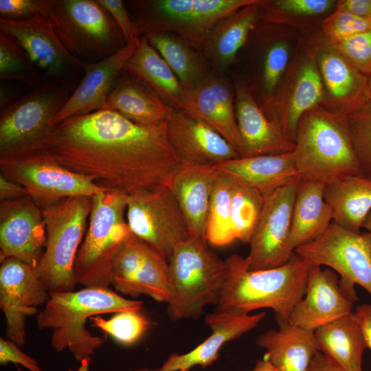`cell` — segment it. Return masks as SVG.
<instances>
[{
    "mask_svg": "<svg viewBox=\"0 0 371 371\" xmlns=\"http://www.w3.org/2000/svg\"><path fill=\"white\" fill-rule=\"evenodd\" d=\"M13 150L39 155L126 195L169 186L182 166L169 143L167 121L144 126L109 109L72 116Z\"/></svg>",
    "mask_w": 371,
    "mask_h": 371,
    "instance_id": "cell-1",
    "label": "cell"
},
{
    "mask_svg": "<svg viewBox=\"0 0 371 371\" xmlns=\"http://www.w3.org/2000/svg\"><path fill=\"white\" fill-rule=\"evenodd\" d=\"M225 281L216 311L249 314L270 308L278 323L287 322L304 295L313 264L295 252L285 264L273 269L249 270L245 257L234 254L225 260Z\"/></svg>",
    "mask_w": 371,
    "mask_h": 371,
    "instance_id": "cell-2",
    "label": "cell"
},
{
    "mask_svg": "<svg viewBox=\"0 0 371 371\" xmlns=\"http://www.w3.org/2000/svg\"><path fill=\"white\" fill-rule=\"evenodd\" d=\"M142 302L127 299L109 287H85L79 291L49 294L44 308L37 314L39 330L52 331L50 344L57 352L68 349L76 360L91 357L104 339L86 327L93 316L137 310Z\"/></svg>",
    "mask_w": 371,
    "mask_h": 371,
    "instance_id": "cell-3",
    "label": "cell"
},
{
    "mask_svg": "<svg viewBox=\"0 0 371 371\" xmlns=\"http://www.w3.org/2000/svg\"><path fill=\"white\" fill-rule=\"evenodd\" d=\"M292 151L300 180L331 183L361 174L346 120L313 108L298 122Z\"/></svg>",
    "mask_w": 371,
    "mask_h": 371,
    "instance_id": "cell-4",
    "label": "cell"
},
{
    "mask_svg": "<svg viewBox=\"0 0 371 371\" xmlns=\"http://www.w3.org/2000/svg\"><path fill=\"white\" fill-rule=\"evenodd\" d=\"M170 298L167 313L179 321L200 316L207 305H216L227 273L225 260L190 237L180 243L168 259Z\"/></svg>",
    "mask_w": 371,
    "mask_h": 371,
    "instance_id": "cell-5",
    "label": "cell"
},
{
    "mask_svg": "<svg viewBox=\"0 0 371 371\" xmlns=\"http://www.w3.org/2000/svg\"><path fill=\"white\" fill-rule=\"evenodd\" d=\"M91 196L67 197L41 207L46 243L36 271L49 294L74 291V266L84 238L91 209Z\"/></svg>",
    "mask_w": 371,
    "mask_h": 371,
    "instance_id": "cell-6",
    "label": "cell"
},
{
    "mask_svg": "<svg viewBox=\"0 0 371 371\" xmlns=\"http://www.w3.org/2000/svg\"><path fill=\"white\" fill-rule=\"evenodd\" d=\"M127 196L102 192L91 196L87 228L74 266L76 284L104 288L111 285L113 258L131 232L126 218Z\"/></svg>",
    "mask_w": 371,
    "mask_h": 371,
    "instance_id": "cell-7",
    "label": "cell"
},
{
    "mask_svg": "<svg viewBox=\"0 0 371 371\" xmlns=\"http://www.w3.org/2000/svg\"><path fill=\"white\" fill-rule=\"evenodd\" d=\"M47 17L63 45L80 59L102 60L126 44L115 21L96 1L51 0Z\"/></svg>",
    "mask_w": 371,
    "mask_h": 371,
    "instance_id": "cell-8",
    "label": "cell"
},
{
    "mask_svg": "<svg viewBox=\"0 0 371 371\" xmlns=\"http://www.w3.org/2000/svg\"><path fill=\"white\" fill-rule=\"evenodd\" d=\"M294 252L313 265L335 271L344 293L355 302V285L371 295V234L356 232L332 222L315 240L299 246Z\"/></svg>",
    "mask_w": 371,
    "mask_h": 371,
    "instance_id": "cell-9",
    "label": "cell"
},
{
    "mask_svg": "<svg viewBox=\"0 0 371 371\" xmlns=\"http://www.w3.org/2000/svg\"><path fill=\"white\" fill-rule=\"evenodd\" d=\"M0 170L1 174L23 186L40 207L69 196H92L109 192L89 177L24 150L0 153Z\"/></svg>",
    "mask_w": 371,
    "mask_h": 371,
    "instance_id": "cell-10",
    "label": "cell"
},
{
    "mask_svg": "<svg viewBox=\"0 0 371 371\" xmlns=\"http://www.w3.org/2000/svg\"><path fill=\"white\" fill-rule=\"evenodd\" d=\"M258 0H153L143 4L146 16L138 19L139 30L178 35L199 52L213 27L221 19Z\"/></svg>",
    "mask_w": 371,
    "mask_h": 371,
    "instance_id": "cell-11",
    "label": "cell"
},
{
    "mask_svg": "<svg viewBox=\"0 0 371 371\" xmlns=\"http://www.w3.org/2000/svg\"><path fill=\"white\" fill-rule=\"evenodd\" d=\"M126 218L131 232L168 260L175 249L191 237L186 216L168 186L128 195Z\"/></svg>",
    "mask_w": 371,
    "mask_h": 371,
    "instance_id": "cell-12",
    "label": "cell"
},
{
    "mask_svg": "<svg viewBox=\"0 0 371 371\" xmlns=\"http://www.w3.org/2000/svg\"><path fill=\"white\" fill-rule=\"evenodd\" d=\"M300 182L297 178L265 196L258 220L245 257L249 270H263L287 262L293 251L289 245L293 204Z\"/></svg>",
    "mask_w": 371,
    "mask_h": 371,
    "instance_id": "cell-13",
    "label": "cell"
},
{
    "mask_svg": "<svg viewBox=\"0 0 371 371\" xmlns=\"http://www.w3.org/2000/svg\"><path fill=\"white\" fill-rule=\"evenodd\" d=\"M0 263V308L5 318V337L22 348L27 339L26 318L38 314L49 292L30 265L14 258Z\"/></svg>",
    "mask_w": 371,
    "mask_h": 371,
    "instance_id": "cell-14",
    "label": "cell"
},
{
    "mask_svg": "<svg viewBox=\"0 0 371 371\" xmlns=\"http://www.w3.org/2000/svg\"><path fill=\"white\" fill-rule=\"evenodd\" d=\"M67 95V91L46 85L1 111L0 153L21 148L41 136Z\"/></svg>",
    "mask_w": 371,
    "mask_h": 371,
    "instance_id": "cell-15",
    "label": "cell"
},
{
    "mask_svg": "<svg viewBox=\"0 0 371 371\" xmlns=\"http://www.w3.org/2000/svg\"><path fill=\"white\" fill-rule=\"evenodd\" d=\"M45 243L42 211L30 196L0 201V262L14 258L36 269Z\"/></svg>",
    "mask_w": 371,
    "mask_h": 371,
    "instance_id": "cell-16",
    "label": "cell"
},
{
    "mask_svg": "<svg viewBox=\"0 0 371 371\" xmlns=\"http://www.w3.org/2000/svg\"><path fill=\"white\" fill-rule=\"evenodd\" d=\"M1 33L14 40L32 64L47 76L63 82V76L85 62L70 54L58 39L47 16L37 14L24 19H0Z\"/></svg>",
    "mask_w": 371,
    "mask_h": 371,
    "instance_id": "cell-17",
    "label": "cell"
},
{
    "mask_svg": "<svg viewBox=\"0 0 371 371\" xmlns=\"http://www.w3.org/2000/svg\"><path fill=\"white\" fill-rule=\"evenodd\" d=\"M167 135L171 148L184 166H216L240 157L212 127L182 110L174 109L168 119Z\"/></svg>",
    "mask_w": 371,
    "mask_h": 371,
    "instance_id": "cell-18",
    "label": "cell"
},
{
    "mask_svg": "<svg viewBox=\"0 0 371 371\" xmlns=\"http://www.w3.org/2000/svg\"><path fill=\"white\" fill-rule=\"evenodd\" d=\"M353 304L341 288L339 275L329 268L313 265L304 295L293 308L287 323L314 331L353 312Z\"/></svg>",
    "mask_w": 371,
    "mask_h": 371,
    "instance_id": "cell-19",
    "label": "cell"
},
{
    "mask_svg": "<svg viewBox=\"0 0 371 371\" xmlns=\"http://www.w3.org/2000/svg\"><path fill=\"white\" fill-rule=\"evenodd\" d=\"M138 41L126 43L120 50L101 60L86 63L82 80L52 119L50 126L72 116L102 109L124 65L135 52Z\"/></svg>",
    "mask_w": 371,
    "mask_h": 371,
    "instance_id": "cell-20",
    "label": "cell"
},
{
    "mask_svg": "<svg viewBox=\"0 0 371 371\" xmlns=\"http://www.w3.org/2000/svg\"><path fill=\"white\" fill-rule=\"evenodd\" d=\"M181 110L203 120L242 154L232 91L228 84L214 74L185 90Z\"/></svg>",
    "mask_w": 371,
    "mask_h": 371,
    "instance_id": "cell-21",
    "label": "cell"
},
{
    "mask_svg": "<svg viewBox=\"0 0 371 371\" xmlns=\"http://www.w3.org/2000/svg\"><path fill=\"white\" fill-rule=\"evenodd\" d=\"M265 312L255 314L214 311L205 317L212 333L194 349L184 354L172 353L161 368L166 371L190 370L195 366L206 368L216 361L221 348L254 329L265 317Z\"/></svg>",
    "mask_w": 371,
    "mask_h": 371,
    "instance_id": "cell-22",
    "label": "cell"
},
{
    "mask_svg": "<svg viewBox=\"0 0 371 371\" xmlns=\"http://www.w3.org/2000/svg\"><path fill=\"white\" fill-rule=\"evenodd\" d=\"M236 90V118L242 143L240 157L292 152L294 143L266 116L251 91L241 85H237Z\"/></svg>",
    "mask_w": 371,
    "mask_h": 371,
    "instance_id": "cell-23",
    "label": "cell"
},
{
    "mask_svg": "<svg viewBox=\"0 0 371 371\" xmlns=\"http://www.w3.org/2000/svg\"><path fill=\"white\" fill-rule=\"evenodd\" d=\"M218 175L214 166L182 165L168 186L186 216L191 237L205 242L210 204Z\"/></svg>",
    "mask_w": 371,
    "mask_h": 371,
    "instance_id": "cell-24",
    "label": "cell"
},
{
    "mask_svg": "<svg viewBox=\"0 0 371 371\" xmlns=\"http://www.w3.org/2000/svg\"><path fill=\"white\" fill-rule=\"evenodd\" d=\"M214 167L235 182L264 196L299 178L292 152L238 157Z\"/></svg>",
    "mask_w": 371,
    "mask_h": 371,
    "instance_id": "cell-25",
    "label": "cell"
},
{
    "mask_svg": "<svg viewBox=\"0 0 371 371\" xmlns=\"http://www.w3.org/2000/svg\"><path fill=\"white\" fill-rule=\"evenodd\" d=\"M122 72L146 87L174 109L181 110L185 89L145 35L139 37L135 52Z\"/></svg>",
    "mask_w": 371,
    "mask_h": 371,
    "instance_id": "cell-26",
    "label": "cell"
},
{
    "mask_svg": "<svg viewBox=\"0 0 371 371\" xmlns=\"http://www.w3.org/2000/svg\"><path fill=\"white\" fill-rule=\"evenodd\" d=\"M278 330L260 335L256 344L265 349V359L278 371H308L319 352L314 332L289 324L278 323Z\"/></svg>",
    "mask_w": 371,
    "mask_h": 371,
    "instance_id": "cell-27",
    "label": "cell"
},
{
    "mask_svg": "<svg viewBox=\"0 0 371 371\" xmlns=\"http://www.w3.org/2000/svg\"><path fill=\"white\" fill-rule=\"evenodd\" d=\"M326 184L300 179L293 208L289 245L295 249L321 236L333 221L324 198Z\"/></svg>",
    "mask_w": 371,
    "mask_h": 371,
    "instance_id": "cell-28",
    "label": "cell"
},
{
    "mask_svg": "<svg viewBox=\"0 0 371 371\" xmlns=\"http://www.w3.org/2000/svg\"><path fill=\"white\" fill-rule=\"evenodd\" d=\"M313 332L319 352L327 359L346 371H362L363 355L367 347L354 311Z\"/></svg>",
    "mask_w": 371,
    "mask_h": 371,
    "instance_id": "cell-29",
    "label": "cell"
},
{
    "mask_svg": "<svg viewBox=\"0 0 371 371\" xmlns=\"http://www.w3.org/2000/svg\"><path fill=\"white\" fill-rule=\"evenodd\" d=\"M102 109L116 111L144 126L166 122L174 111L154 93L126 76L117 78Z\"/></svg>",
    "mask_w": 371,
    "mask_h": 371,
    "instance_id": "cell-30",
    "label": "cell"
},
{
    "mask_svg": "<svg viewBox=\"0 0 371 371\" xmlns=\"http://www.w3.org/2000/svg\"><path fill=\"white\" fill-rule=\"evenodd\" d=\"M243 7L219 21L210 32L203 51L218 71H224L235 59L254 27L260 5Z\"/></svg>",
    "mask_w": 371,
    "mask_h": 371,
    "instance_id": "cell-31",
    "label": "cell"
},
{
    "mask_svg": "<svg viewBox=\"0 0 371 371\" xmlns=\"http://www.w3.org/2000/svg\"><path fill=\"white\" fill-rule=\"evenodd\" d=\"M324 198L333 212V222L361 232L371 212V179L361 174L326 184Z\"/></svg>",
    "mask_w": 371,
    "mask_h": 371,
    "instance_id": "cell-32",
    "label": "cell"
},
{
    "mask_svg": "<svg viewBox=\"0 0 371 371\" xmlns=\"http://www.w3.org/2000/svg\"><path fill=\"white\" fill-rule=\"evenodd\" d=\"M144 35L169 65L185 90L192 89L207 76L201 52L182 37L163 32H147Z\"/></svg>",
    "mask_w": 371,
    "mask_h": 371,
    "instance_id": "cell-33",
    "label": "cell"
},
{
    "mask_svg": "<svg viewBox=\"0 0 371 371\" xmlns=\"http://www.w3.org/2000/svg\"><path fill=\"white\" fill-rule=\"evenodd\" d=\"M321 76L312 61L306 62L294 82L287 108L277 121V126L294 143L299 121L313 109L323 97Z\"/></svg>",
    "mask_w": 371,
    "mask_h": 371,
    "instance_id": "cell-34",
    "label": "cell"
},
{
    "mask_svg": "<svg viewBox=\"0 0 371 371\" xmlns=\"http://www.w3.org/2000/svg\"><path fill=\"white\" fill-rule=\"evenodd\" d=\"M320 69L330 94L344 106L359 102L369 94L368 78L337 52L328 51L319 60Z\"/></svg>",
    "mask_w": 371,
    "mask_h": 371,
    "instance_id": "cell-35",
    "label": "cell"
},
{
    "mask_svg": "<svg viewBox=\"0 0 371 371\" xmlns=\"http://www.w3.org/2000/svg\"><path fill=\"white\" fill-rule=\"evenodd\" d=\"M234 181L218 172L210 204L206 240L223 247L235 240L231 222V199Z\"/></svg>",
    "mask_w": 371,
    "mask_h": 371,
    "instance_id": "cell-36",
    "label": "cell"
},
{
    "mask_svg": "<svg viewBox=\"0 0 371 371\" xmlns=\"http://www.w3.org/2000/svg\"><path fill=\"white\" fill-rule=\"evenodd\" d=\"M168 260L144 243L143 258L134 280V297L146 295L157 302L170 298Z\"/></svg>",
    "mask_w": 371,
    "mask_h": 371,
    "instance_id": "cell-37",
    "label": "cell"
},
{
    "mask_svg": "<svg viewBox=\"0 0 371 371\" xmlns=\"http://www.w3.org/2000/svg\"><path fill=\"white\" fill-rule=\"evenodd\" d=\"M264 200L265 196L258 190L234 181L231 199V222L235 240L249 243Z\"/></svg>",
    "mask_w": 371,
    "mask_h": 371,
    "instance_id": "cell-38",
    "label": "cell"
},
{
    "mask_svg": "<svg viewBox=\"0 0 371 371\" xmlns=\"http://www.w3.org/2000/svg\"><path fill=\"white\" fill-rule=\"evenodd\" d=\"M346 120L362 175L371 179V96L344 106L339 113Z\"/></svg>",
    "mask_w": 371,
    "mask_h": 371,
    "instance_id": "cell-39",
    "label": "cell"
},
{
    "mask_svg": "<svg viewBox=\"0 0 371 371\" xmlns=\"http://www.w3.org/2000/svg\"><path fill=\"white\" fill-rule=\"evenodd\" d=\"M144 243L131 232L126 237L111 266V285L124 295L134 297V280L143 258Z\"/></svg>",
    "mask_w": 371,
    "mask_h": 371,
    "instance_id": "cell-40",
    "label": "cell"
},
{
    "mask_svg": "<svg viewBox=\"0 0 371 371\" xmlns=\"http://www.w3.org/2000/svg\"><path fill=\"white\" fill-rule=\"evenodd\" d=\"M89 319L93 327L100 329L126 346L139 341L153 324L141 311L137 310L116 313L109 319L100 315L93 316Z\"/></svg>",
    "mask_w": 371,
    "mask_h": 371,
    "instance_id": "cell-41",
    "label": "cell"
},
{
    "mask_svg": "<svg viewBox=\"0 0 371 371\" xmlns=\"http://www.w3.org/2000/svg\"><path fill=\"white\" fill-rule=\"evenodd\" d=\"M20 45L12 38L0 34V76L29 84H36L40 76Z\"/></svg>",
    "mask_w": 371,
    "mask_h": 371,
    "instance_id": "cell-42",
    "label": "cell"
},
{
    "mask_svg": "<svg viewBox=\"0 0 371 371\" xmlns=\"http://www.w3.org/2000/svg\"><path fill=\"white\" fill-rule=\"evenodd\" d=\"M324 31L331 44L371 30V19L357 16L337 5L324 22Z\"/></svg>",
    "mask_w": 371,
    "mask_h": 371,
    "instance_id": "cell-43",
    "label": "cell"
},
{
    "mask_svg": "<svg viewBox=\"0 0 371 371\" xmlns=\"http://www.w3.org/2000/svg\"><path fill=\"white\" fill-rule=\"evenodd\" d=\"M332 45L359 72L371 74V30Z\"/></svg>",
    "mask_w": 371,
    "mask_h": 371,
    "instance_id": "cell-44",
    "label": "cell"
},
{
    "mask_svg": "<svg viewBox=\"0 0 371 371\" xmlns=\"http://www.w3.org/2000/svg\"><path fill=\"white\" fill-rule=\"evenodd\" d=\"M289 59L288 46L282 42L272 45L267 50L263 65L262 82L267 93L276 87Z\"/></svg>",
    "mask_w": 371,
    "mask_h": 371,
    "instance_id": "cell-45",
    "label": "cell"
},
{
    "mask_svg": "<svg viewBox=\"0 0 371 371\" xmlns=\"http://www.w3.org/2000/svg\"><path fill=\"white\" fill-rule=\"evenodd\" d=\"M51 0H0L3 19L19 20L37 14L48 16Z\"/></svg>",
    "mask_w": 371,
    "mask_h": 371,
    "instance_id": "cell-46",
    "label": "cell"
},
{
    "mask_svg": "<svg viewBox=\"0 0 371 371\" xmlns=\"http://www.w3.org/2000/svg\"><path fill=\"white\" fill-rule=\"evenodd\" d=\"M118 25L126 43L139 39V30L135 23L131 21L124 3L120 0L96 1Z\"/></svg>",
    "mask_w": 371,
    "mask_h": 371,
    "instance_id": "cell-47",
    "label": "cell"
},
{
    "mask_svg": "<svg viewBox=\"0 0 371 371\" xmlns=\"http://www.w3.org/2000/svg\"><path fill=\"white\" fill-rule=\"evenodd\" d=\"M334 3L330 0H280L276 8L282 11L300 15H317L329 10Z\"/></svg>",
    "mask_w": 371,
    "mask_h": 371,
    "instance_id": "cell-48",
    "label": "cell"
},
{
    "mask_svg": "<svg viewBox=\"0 0 371 371\" xmlns=\"http://www.w3.org/2000/svg\"><path fill=\"white\" fill-rule=\"evenodd\" d=\"M8 363L19 364L29 371H41L36 359L23 352L20 347L12 341L0 338V363Z\"/></svg>",
    "mask_w": 371,
    "mask_h": 371,
    "instance_id": "cell-49",
    "label": "cell"
},
{
    "mask_svg": "<svg viewBox=\"0 0 371 371\" xmlns=\"http://www.w3.org/2000/svg\"><path fill=\"white\" fill-rule=\"evenodd\" d=\"M26 196L29 195L23 186L0 173V201L16 199Z\"/></svg>",
    "mask_w": 371,
    "mask_h": 371,
    "instance_id": "cell-50",
    "label": "cell"
},
{
    "mask_svg": "<svg viewBox=\"0 0 371 371\" xmlns=\"http://www.w3.org/2000/svg\"><path fill=\"white\" fill-rule=\"evenodd\" d=\"M354 312L359 322L366 347L371 350V304L359 305Z\"/></svg>",
    "mask_w": 371,
    "mask_h": 371,
    "instance_id": "cell-51",
    "label": "cell"
},
{
    "mask_svg": "<svg viewBox=\"0 0 371 371\" xmlns=\"http://www.w3.org/2000/svg\"><path fill=\"white\" fill-rule=\"evenodd\" d=\"M337 5L357 16L371 19V0H344Z\"/></svg>",
    "mask_w": 371,
    "mask_h": 371,
    "instance_id": "cell-52",
    "label": "cell"
},
{
    "mask_svg": "<svg viewBox=\"0 0 371 371\" xmlns=\"http://www.w3.org/2000/svg\"><path fill=\"white\" fill-rule=\"evenodd\" d=\"M308 371H346L327 359L321 352H319L314 359Z\"/></svg>",
    "mask_w": 371,
    "mask_h": 371,
    "instance_id": "cell-53",
    "label": "cell"
},
{
    "mask_svg": "<svg viewBox=\"0 0 371 371\" xmlns=\"http://www.w3.org/2000/svg\"><path fill=\"white\" fill-rule=\"evenodd\" d=\"M252 371H278V369L267 359L258 360Z\"/></svg>",
    "mask_w": 371,
    "mask_h": 371,
    "instance_id": "cell-54",
    "label": "cell"
},
{
    "mask_svg": "<svg viewBox=\"0 0 371 371\" xmlns=\"http://www.w3.org/2000/svg\"><path fill=\"white\" fill-rule=\"evenodd\" d=\"M91 361V357L86 358L80 361V365L76 370H73L72 369H69L67 371H90L89 367H90Z\"/></svg>",
    "mask_w": 371,
    "mask_h": 371,
    "instance_id": "cell-55",
    "label": "cell"
},
{
    "mask_svg": "<svg viewBox=\"0 0 371 371\" xmlns=\"http://www.w3.org/2000/svg\"><path fill=\"white\" fill-rule=\"evenodd\" d=\"M363 228H365L368 232L371 234V212L364 221Z\"/></svg>",
    "mask_w": 371,
    "mask_h": 371,
    "instance_id": "cell-56",
    "label": "cell"
},
{
    "mask_svg": "<svg viewBox=\"0 0 371 371\" xmlns=\"http://www.w3.org/2000/svg\"><path fill=\"white\" fill-rule=\"evenodd\" d=\"M131 371H166V370H163L161 368L159 369H150L148 368H139V369L133 370ZM179 371H190V370H179Z\"/></svg>",
    "mask_w": 371,
    "mask_h": 371,
    "instance_id": "cell-57",
    "label": "cell"
},
{
    "mask_svg": "<svg viewBox=\"0 0 371 371\" xmlns=\"http://www.w3.org/2000/svg\"><path fill=\"white\" fill-rule=\"evenodd\" d=\"M368 90L371 96V74H370V78L369 79L368 78Z\"/></svg>",
    "mask_w": 371,
    "mask_h": 371,
    "instance_id": "cell-58",
    "label": "cell"
}]
</instances>
